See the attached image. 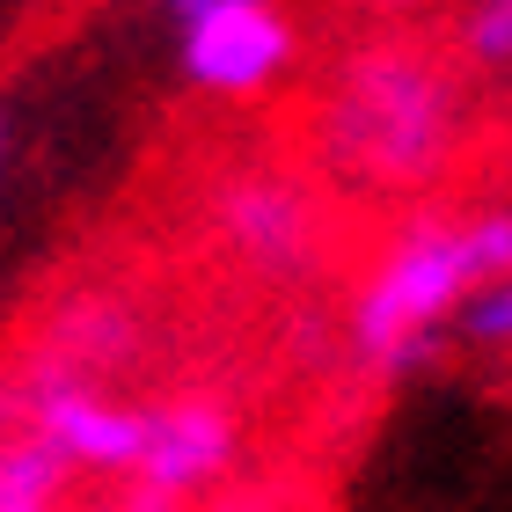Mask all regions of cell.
<instances>
[{
  "label": "cell",
  "mask_w": 512,
  "mask_h": 512,
  "mask_svg": "<svg viewBox=\"0 0 512 512\" xmlns=\"http://www.w3.org/2000/svg\"><path fill=\"white\" fill-rule=\"evenodd\" d=\"M454 44L461 59L483 66V74H512V0H483L454 22Z\"/></svg>",
  "instance_id": "obj_9"
},
{
  "label": "cell",
  "mask_w": 512,
  "mask_h": 512,
  "mask_svg": "<svg viewBox=\"0 0 512 512\" xmlns=\"http://www.w3.org/2000/svg\"><path fill=\"white\" fill-rule=\"evenodd\" d=\"M454 337H461V344H476V352H512V278L483 286L469 308L454 315Z\"/></svg>",
  "instance_id": "obj_10"
},
{
  "label": "cell",
  "mask_w": 512,
  "mask_h": 512,
  "mask_svg": "<svg viewBox=\"0 0 512 512\" xmlns=\"http://www.w3.org/2000/svg\"><path fill=\"white\" fill-rule=\"evenodd\" d=\"M176 66L198 96L249 103L271 96L300 59V30L271 0H176Z\"/></svg>",
  "instance_id": "obj_3"
},
{
  "label": "cell",
  "mask_w": 512,
  "mask_h": 512,
  "mask_svg": "<svg viewBox=\"0 0 512 512\" xmlns=\"http://www.w3.org/2000/svg\"><path fill=\"white\" fill-rule=\"evenodd\" d=\"M461 139V81L410 37H366L322 96V154L366 183H432Z\"/></svg>",
  "instance_id": "obj_2"
},
{
  "label": "cell",
  "mask_w": 512,
  "mask_h": 512,
  "mask_svg": "<svg viewBox=\"0 0 512 512\" xmlns=\"http://www.w3.org/2000/svg\"><path fill=\"white\" fill-rule=\"evenodd\" d=\"M66 461L44 439H0V512H59Z\"/></svg>",
  "instance_id": "obj_8"
},
{
  "label": "cell",
  "mask_w": 512,
  "mask_h": 512,
  "mask_svg": "<svg viewBox=\"0 0 512 512\" xmlns=\"http://www.w3.org/2000/svg\"><path fill=\"white\" fill-rule=\"evenodd\" d=\"M103 512H183V498H169V491H147V483H132L125 498H110Z\"/></svg>",
  "instance_id": "obj_11"
},
{
  "label": "cell",
  "mask_w": 512,
  "mask_h": 512,
  "mask_svg": "<svg viewBox=\"0 0 512 512\" xmlns=\"http://www.w3.org/2000/svg\"><path fill=\"white\" fill-rule=\"evenodd\" d=\"M132 352H139V315L125 300H74V308H59L44 322L30 381H88V388H103V374L125 366Z\"/></svg>",
  "instance_id": "obj_7"
},
{
  "label": "cell",
  "mask_w": 512,
  "mask_h": 512,
  "mask_svg": "<svg viewBox=\"0 0 512 512\" xmlns=\"http://www.w3.org/2000/svg\"><path fill=\"white\" fill-rule=\"evenodd\" d=\"M220 242L249 278H271V286H293V278L315 271L322 256V205L300 176L286 169H242L220 183L213 198Z\"/></svg>",
  "instance_id": "obj_4"
},
{
  "label": "cell",
  "mask_w": 512,
  "mask_h": 512,
  "mask_svg": "<svg viewBox=\"0 0 512 512\" xmlns=\"http://www.w3.org/2000/svg\"><path fill=\"white\" fill-rule=\"evenodd\" d=\"M213 512H271V498H220Z\"/></svg>",
  "instance_id": "obj_12"
},
{
  "label": "cell",
  "mask_w": 512,
  "mask_h": 512,
  "mask_svg": "<svg viewBox=\"0 0 512 512\" xmlns=\"http://www.w3.org/2000/svg\"><path fill=\"white\" fill-rule=\"evenodd\" d=\"M235 454H242V425L220 395H169L147 410V461L132 483L191 498V491H213L235 469Z\"/></svg>",
  "instance_id": "obj_6"
},
{
  "label": "cell",
  "mask_w": 512,
  "mask_h": 512,
  "mask_svg": "<svg viewBox=\"0 0 512 512\" xmlns=\"http://www.w3.org/2000/svg\"><path fill=\"white\" fill-rule=\"evenodd\" d=\"M30 388V439H44L66 469L96 476H139L147 461V410L118 403L88 381H22Z\"/></svg>",
  "instance_id": "obj_5"
},
{
  "label": "cell",
  "mask_w": 512,
  "mask_h": 512,
  "mask_svg": "<svg viewBox=\"0 0 512 512\" xmlns=\"http://www.w3.org/2000/svg\"><path fill=\"white\" fill-rule=\"evenodd\" d=\"M498 278H512V213H476V220L425 213L395 227L352 293V352L374 374H410L454 330V315Z\"/></svg>",
  "instance_id": "obj_1"
},
{
  "label": "cell",
  "mask_w": 512,
  "mask_h": 512,
  "mask_svg": "<svg viewBox=\"0 0 512 512\" xmlns=\"http://www.w3.org/2000/svg\"><path fill=\"white\" fill-rule=\"evenodd\" d=\"M8 147H15V125H8V110H0V169H8Z\"/></svg>",
  "instance_id": "obj_13"
}]
</instances>
